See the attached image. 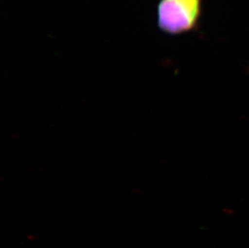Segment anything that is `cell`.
<instances>
[{
  "instance_id": "obj_1",
  "label": "cell",
  "mask_w": 249,
  "mask_h": 248,
  "mask_svg": "<svg viewBox=\"0 0 249 248\" xmlns=\"http://www.w3.org/2000/svg\"><path fill=\"white\" fill-rule=\"evenodd\" d=\"M202 12L203 0H159L157 25L168 35L191 33L198 28Z\"/></svg>"
}]
</instances>
